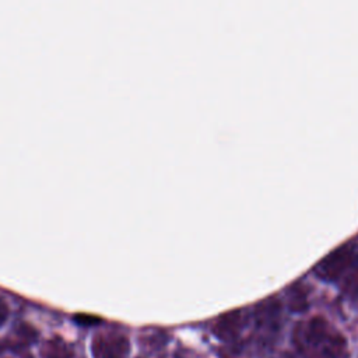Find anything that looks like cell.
I'll list each match as a JSON object with an SVG mask.
<instances>
[{"mask_svg": "<svg viewBox=\"0 0 358 358\" xmlns=\"http://www.w3.org/2000/svg\"><path fill=\"white\" fill-rule=\"evenodd\" d=\"M243 324H245L243 313L242 312H231L218 320L214 330L218 337L228 340V338L235 337L239 333V330L243 327Z\"/></svg>", "mask_w": 358, "mask_h": 358, "instance_id": "4", "label": "cell"}, {"mask_svg": "<svg viewBox=\"0 0 358 358\" xmlns=\"http://www.w3.org/2000/svg\"><path fill=\"white\" fill-rule=\"evenodd\" d=\"M315 274L358 302V245L347 243L333 250L315 266Z\"/></svg>", "mask_w": 358, "mask_h": 358, "instance_id": "1", "label": "cell"}, {"mask_svg": "<svg viewBox=\"0 0 358 358\" xmlns=\"http://www.w3.org/2000/svg\"><path fill=\"white\" fill-rule=\"evenodd\" d=\"M94 358H127L129 341L119 334H99L92 340Z\"/></svg>", "mask_w": 358, "mask_h": 358, "instance_id": "3", "label": "cell"}, {"mask_svg": "<svg viewBox=\"0 0 358 358\" xmlns=\"http://www.w3.org/2000/svg\"><path fill=\"white\" fill-rule=\"evenodd\" d=\"M7 317H8V306L3 299H0V326L6 323Z\"/></svg>", "mask_w": 358, "mask_h": 358, "instance_id": "7", "label": "cell"}, {"mask_svg": "<svg viewBox=\"0 0 358 358\" xmlns=\"http://www.w3.org/2000/svg\"><path fill=\"white\" fill-rule=\"evenodd\" d=\"M74 320H76V323H78L81 326H94V324H98L101 322L99 317L91 316V315H84V313L76 315Z\"/></svg>", "mask_w": 358, "mask_h": 358, "instance_id": "6", "label": "cell"}, {"mask_svg": "<svg viewBox=\"0 0 358 358\" xmlns=\"http://www.w3.org/2000/svg\"><path fill=\"white\" fill-rule=\"evenodd\" d=\"M295 343L309 358H338L343 337L322 317H312L295 327Z\"/></svg>", "mask_w": 358, "mask_h": 358, "instance_id": "2", "label": "cell"}, {"mask_svg": "<svg viewBox=\"0 0 358 358\" xmlns=\"http://www.w3.org/2000/svg\"><path fill=\"white\" fill-rule=\"evenodd\" d=\"M42 355L43 358H70L71 357L69 348L63 343H56V341L49 343L48 347L43 348Z\"/></svg>", "mask_w": 358, "mask_h": 358, "instance_id": "5", "label": "cell"}]
</instances>
